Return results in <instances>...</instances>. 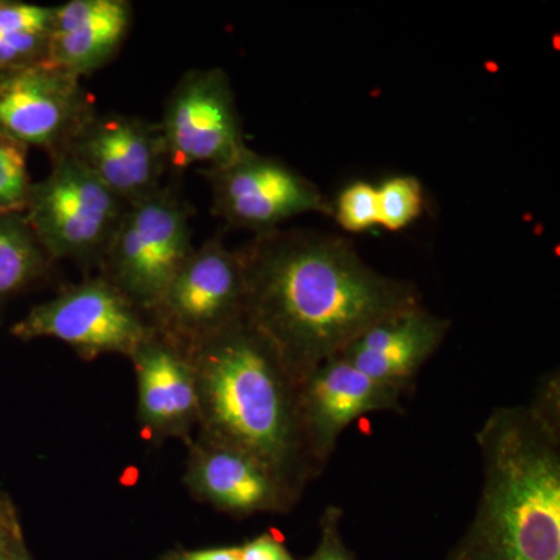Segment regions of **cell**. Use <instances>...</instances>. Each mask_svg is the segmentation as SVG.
<instances>
[{
    "label": "cell",
    "mask_w": 560,
    "mask_h": 560,
    "mask_svg": "<svg viewBox=\"0 0 560 560\" xmlns=\"http://www.w3.org/2000/svg\"><path fill=\"white\" fill-rule=\"evenodd\" d=\"M127 0H70L54 7L47 62L83 79L108 66L130 36Z\"/></svg>",
    "instance_id": "cell-15"
},
{
    "label": "cell",
    "mask_w": 560,
    "mask_h": 560,
    "mask_svg": "<svg viewBox=\"0 0 560 560\" xmlns=\"http://www.w3.org/2000/svg\"><path fill=\"white\" fill-rule=\"evenodd\" d=\"M246 276L241 250L220 235L191 250L150 312L151 326L189 350L245 316Z\"/></svg>",
    "instance_id": "cell-6"
},
{
    "label": "cell",
    "mask_w": 560,
    "mask_h": 560,
    "mask_svg": "<svg viewBox=\"0 0 560 560\" xmlns=\"http://www.w3.org/2000/svg\"><path fill=\"white\" fill-rule=\"evenodd\" d=\"M241 560H298L275 533H264L238 547Z\"/></svg>",
    "instance_id": "cell-23"
},
{
    "label": "cell",
    "mask_w": 560,
    "mask_h": 560,
    "mask_svg": "<svg viewBox=\"0 0 560 560\" xmlns=\"http://www.w3.org/2000/svg\"><path fill=\"white\" fill-rule=\"evenodd\" d=\"M139 383V411L153 433H186L200 418L197 377L189 353L154 329L132 353Z\"/></svg>",
    "instance_id": "cell-16"
},
{
    "label": "cell",
    "mask_w": 560,
    "mask_h": 560,
    "mask_svg": "<svg viewBox=\"0 0 560 560\" xmlns=\"http://www.w3.org/2000/svg\"><path fill=\"white\" fill-rule=\"evenodd\" d=\"M202 441L250 453L302 497L323 470L313 460L298 411V383L270 341L243 316L189 350Z\"/></svg>",
    "instance_id": "cell-3"
},
{
    "label": "cell",
    "mask_w": 560,
    "mask_h": 560,
    "mask_svg": "<svg viewBox=\"0 0 560 560\" xmlns=\"http://www.w3.org/2000/svg\"><path fill=\"white\" fill-rule=\"evenodd\" d=\"M95 113L81 79L49 62L0 72V135L51 161L68 153Z\"/></svg>",
    "instance_id": "cell-10"
},
{
    "label": "cell",
    "mask_w": 560,
    "mask_h": 560,
    "mask_svg": "<svg viewBox=\"0 0 560 560\" xmlns=\"http://www.w3.org/2000/svg\"><path fill=\"white\" fill-rule=\"evenodd\" d=\"M482 486L466 533L445 560H560V382L495 408L477 431Z\"/></svg>",
    "instance_id": "cell-2"
},
{
    "label": "cell",
    "mask_w": 560,
    "mask_h": 560,
    "mask_svg": "<svg viewBox=\"0 0 560 560\" xmlns=\"http://www.w3.org/2000/svg\"><path fill=\"white\" fill-rule=\"evenodd\" d=\"M11 334L21 340L55 338L86 357H132L154 327L119 289L98 278L68 287L54 300L36 305Z\"/></svg>",
    "instance_id": "cell-7"
},
{
    "label": "cell",
    "mask_w": 560,
    "mask_h": 560,
    "mask_svg": "<svg viewBox=\"0 0 560 560\" xmlns=\"http://www.w3.org/2000/svg\"><path fill=\"white\" fill-rule=\"evenodd\" d=\"M3 510H5V506H3L2 503H0V517L3 515Z\"/></svg>",
    "instance_id": "cell-26"
},
{
    "label": "cell",
    "mask_w": 560,
    "mask_h": 560,
    "mask_svg": "<svg viewBox=\"0 0 560 560\" xmlns=\"http://www.w3.org/2000/svg\"><path fill=\"white\" fill-rule=\"evenodd\" d=\"M238 250L246 319L298 385L378 320L422 304L416 283L374 270L338 235L276 230Z\"/></svg>",
    "instance_id": "cell-1"
},
{
    "label": "cell",
    "mask_w": 560,
    "mask_h": 560,
    "mask_svg": "<svg viewBox=\"0 0 560 560\" xmlns=\"http://www.w3.org/2000/svg\"><path fill=\"white\" fill-rule=\"evenodd\" d=\"M28 147L0 135V213H24L33 180L28 175Z\"/></svg>",
    "instance_id": "cell-20"
},
{
    "label": "cell",
    "mask_w": 560,
    "mask_h": 560,
    "mask_svg": "<svg viewBox=\"0 0 560 560\" xmlns=\"http://www.w3.org/2000/svg\"><path fill=\"white\" fill-rule=\"evenodd\" d=\"M54 7L0 0V72L47 62Z\"/></svg>",
    "instance_id": "cell-17"
},
{
    "label": "cell",
    "mask_w": 560,
    "mask_h": 560,
    "mask_svg": "<svg viewBox=\"0 0 560 560\" xmlns=\"http://www.w3.org/2000/svg\"><path fill=\"white\" fill-rule=\"evenodd\" d=\"M212 191V212L238 230L267 234L302 213L330 215L334 206L311 179L285 162L249 147L234 161L202 168Z\"/></svg>",
    "instance_id": "cell-8"
},
{
    "label": "cell",
    "mask_w": 560,
    "mask_h": 560,
    "mask_svg": "<svg viewBox=\"0 0 560 560\" xmlns=\"http://www.w3.org/2000/svg\"><path fill=\"white\" fill-rule=\"evenodd\" d=\"M50 261L24 213H0V301L43 278Z\"/></svg>",
    "instance_id": "cell-18"
},
{
    "label": "cell",
    "mask_w": 560,
    "mask_h": 560,
    "mask_svg": "<svg viewBox=\"0 0 560 560\" xmlns=\"http://www.w3.org/2000/svg\"><path fill=\"white\" fill-rule=\"evenodd\" d=\"M168 167H219L248 149L226 70H187L173 88L160 121Z\"/></svg>",
    "instance_id": "cell-9"
},
{
    "label": "cell",
    "mask_w": 560,
    "mask_h": 560,
    "mask_svg": "<svg viewBox=\"0 0 560 560\" xmlns=\"http://www.w3.org/2000/svg\"><path fill=\"white\" fill-rule=\"evenodd\" d=\"M399 390L372 381L342 359L331 357L298 385V411L308 452L320 470L353 422L371 412L404 415Z\"/></svg>",
    "instance_id": "cell-12"
},
{
    "label": "cell",
    "mask_w": 560,
    "mask_h": 560,
    "mask_svg": "<svg viewBox=\"0 0 560 560\" xmlns=\"http://www.w3.org/2000/svg\"><path fill=\"white\" fill-rule=\"evenodd\" d=\"M342 230L366 232L381 223L377 187L364 180H355L341 191L331 213Z\"/></svg>",
    "instance_id": "cell-21"
},
{
    "label": "cell",
    "mask_w": 560,
    "mask_h": 560,
    "mask_svg": "<svg viewBox=\"0 0 560 560\" xmlns=\"http://www.w3.org/2000/svg\"><path fill=\"white\" fill-rule=\"evenodd\" d=\"M381 226L399 232L419 219L425 208V191L416 176L400 175L377 187Z\"/></svg>",
    "instance_id": "cell-19"
},
{
    "label": "cell",
    "mask_w": 560,
    "mask_h": 560,
    "mask_svg": "<svg viewBox=\"0 0 560 560\" xmlns=\"http://www.w3.org/2000/svg\"><path fill=\"white\" fill-rule=\"evenodd\" d=\"M451 327V319L415 305L375 323L340 355L372 381L405 396L415 388L427 361L444 345Z\"/></svg>",
    "instance_id": "cell-14"
},
{
    "label": "cell",
    "mask_w": 560,
    "mask_h": 560,
    "mask_svg": "<svg viewBox=\"0 0 560 560\" xmlns=\"http://www.w3.org/2000/svg\"><path fill=\"white\" fill-rule=\"evenodd\" d=\"M127 208L80 161L62 154L46 179L33 183L24 217L50 260L101 265Z\"/></svg>",
    "instance_id": "cell-5"
},
{
    "label": "cell",
    "mask_w": 560,
    "mask_h": 560,
    "mask_svg": "<svg viewBox=\"0 0 560 560\" xmlns=\"http://www.w3.org/2000/svg\"><path fill=\"white\" fill-rule=\"evenodd\" d=\"M190 220L189 206L172 187L128 205L101 261L102 278L150 315L195 249Z\"/></svg>",
    "instance_id": "cell-4"
},
{
    "label": "cell",
    "mask_w": 560,
    "mask_h": 560,
    "mask_svg": "<svg viewBox=\"0 0 560 560\" xmlns=\"http://www.w3.org/2000/svg\"><path fill=\"white\" fill-rule=\"evenodd\" d=\"M171 560H241V558H238V547H221L180 552L173 556Z\"/></svg>",
    "instance_id": "cell-24"
},
{
    "label": "cell",
    "mask_w": 560,
    "mask_h": 560,
    "mask_svg": "<svg viewBox=\"0 0 560 560\" xmlns=\"http://www.w3.org/2000/svg\"><path fill=\"white\" fill-rule=\"evenodd\" d=\"M66 154L127 205L160 190L171 168L160 121L128 114L95 113Z\"/></svg>",
    "instance_id": "cell-11"
},
{
    "label": "cell",
    "mask_w": 560,
    "mask_h": 560,
    "mask_svg": "<svg viewBox=\"0 0 560 560\" xmlns=\"http://www.w3.org/2000/svg\"><path fill=\"white\" fill-rule=\"evenodd\" d=\"M341 508L327 506L319 518V540L316 547L324 555V560H359L355 552L346 545L341 534Z\"/></svg>",
    "instance_id": "cell-22"
},
{
    "label": "cell",
    "mask_w": 560,
    "mask_h": 560,
    "mask_svg": "<svg viewBox=\"0 0 560 560\" xmlns=\"http://www.w3.org/2000/svg\"><path fill=\"white\" fill-rule=\"evenodd\" d=\"M2 522H3V515H2V517H0V560H7L5 540H3Z\"/></svg>",
    "instance_id": "cell-25"
},
{
    "label": "cell",
    "mask_w": 560,
    "mask_h": 560,
    "mask_svg": "<svg viewBox=\"0 0 560 560\" xmlns=\"http://www.w3.org/2000/svg\"><path fill=\"white\" fill-rule=\"evenodd\" d=\"M187 482L202 501L238 517L289 512L301 499L264 460L241 448L208 441L191 452Z\"/></svg>",
    "instance_id": "cell-13"
}]
</instances>
